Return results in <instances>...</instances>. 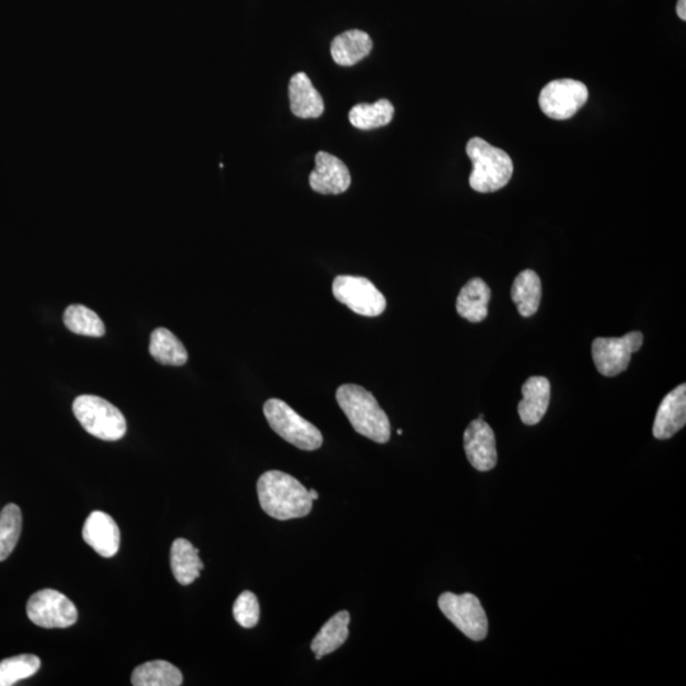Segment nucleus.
Wrapping results in <instances>:
<instances>
[{
    "instance_id": "f257e3e1",
    "label": "nucleus",
    "mask_w": 686,
    "mask_h": 686,
    "mask_svg": "<svg viewBox=\"0 0 686 686\" xmlns=\"http://www.w3.org/2000/svg\"><path fill=\"white\" fill-rule=\"evenodd\" d=\"M262 510L272 519L304 518L313 509V500L298 479L280 471L263 473L257 483Z\"/></svg>"
},
{
    "instance_id": "f03ea898",
    "label": "nucleus",
    "mask_w": 686,
    "mask_h": 686,
    "mask_svg": "<svg viewBox=\"0 0 686 686\" xmlns=\"http://www.w3.org/2000/svg\"><path fill=\"white\" fill-rule=\"evenodd\" d=\"M336 399L357 434L374 443H388L391 422L373 394L360 385L343 384L337 389Z\"/></svg>"
},
{
    "instance_id": "7ed1b4c3",
    "label": "nucleus",
    "mask_w": 686,
    "mask_h": 686,
    "mask_svg": "<svg viewBox=\"0 0 686 686\" xmlns=\"http://www.w3.org/2000/svg\"><path fill=\"white\" fill-rule=\"evenodd\" d=\"M467 154L473 163L469 185L474 191L488 194L504 189L510 182L514 164L504 150L492 147L481 138H473L467 144Z\"/></svg>"
},
{
    "instance_id": "20e7f679",
    "label": "nucleus",
    "mask_w": 686,
    "mask_h": 686,
    "mask_svg": "<svg viewBox=\"0 0 686 686\" xmlns=\"http://www.w3.org/2000/svg\"><path fill=\"white\" fill-rule=\"evenodd\" d=\"M74 416L77 417L83 429L105 441H117L126 434V420L119 408L97 396H84L75 399L73 404Z\"/></svg>"
},
{
    "instance_id": "39448f33",
    "label": "nucleus",
    "mask_w": 686,
    "mask_h": 686,
    "mask_svg": "<svg viewBox=\"0 0 686 686\" xmlns=\"http://www.w3.org/2000/svg\"><path fill=\"white\" fill-rule=\"evenodd\" d=\"M263 413L272 430L298 449L313 451L323 444L322 432L281 399H269Z\"/></svg>"
},
{
    "instance_id": "423d86ee",
    "label": "nucleus",
    "mask_w": 686,
    "mask_h": 686,
    "mask_svg": "<svg viewBox=\"0 0 686 686\" xmlns=\"http://www.w3.org/2000/svg\"><path fill=\"white\" fill-rule=\"evenodd\" d=\"M439 608L445 617L472 641H483L487 637L488 619L477 596L445 592L439 598Z\"/></svg>"
},
{
    "instance_id": "0eeeda50",
    "label": "nucleus",
    "mask_w": 686,
    "mask_h": 686,
    "mask_svg": "<svg viewBox=\"0 0 686 686\" xmlns=\"http://www.w3.org/2000/svg\"><path fill=\"white\" fill-rule=\"evenodd\" d=\"M333 296L352 312L364 317H378L387 309V300L366 277L340 275L333 280Z\"/></svg>"
},
{
    "instance_id": "6e6552de",
    "label": "nucleus",
    "mask_w": 686,
    "mask_h": 686,
    "mask_svg": "<svg viewBox=\"0 0 686 686\" xmlns=\"http://www.w3.org/2000/svg\"><path fill=\"white\" fill-rule=\"evenodd\" d=\"M27 617L37 627L69 628L78 620V610L67 596L53 589L37 591L27 603Z\"/></svg>"
},
{
    "instance_id": "1a4fd4ad",
    "label": "nucleus",
    "mask_w": 686,
    "mask_h": 686,
    "mask_svg": "<svg viewBox=\"0 0 686 686\" xmlns=\"http://www.w3.org/2000/svg\"><path fill=\"white\" fill-rule=\"evenodd\" d=\"M642 345L643 335L637 331L618 338L599 337L592 342V360L601 375L617 377L627 370L632 354L641 349Z\"/></svg>"
},
{
    "instance_id": "9d476101",
    "label": "nucleus",
    "mask_w": 686,
    "mask_h": 686,
    "mask_svg": "<svg viewBox=\"0 0 686 686\" xmlns=\"http://www.w3.org/2000/svg\"><path fill=\"white\" fill-rule=\"evenodd\" d=\"M589 100L584 83L573 79H559L548 83L539 96V106L553 120H567L575 116Z\"/></svg>"
},
{
    "instance_id": "9b49d317",
    "label": "nucleus",
    "mask_w": 686,
    "mask_h": 686,
    "mask_svg": "<svg viewBox=\"0 0 686 686\" xmlns=\"http://www.w3.org/2000/svg\"><path fill=\"white\" fill-rule=\"evenodd\" d=\"M464 450L469 463L479 472L492 471L497 464L495 432L485 420H474L464 432Z\"/></svg>"
},
{
    "instance_id": "f8f14e48",
    "label": "nucleus",
    "mask_w": 686,
    "mask_h": 686,
    "mask_svg": "<svg viewBox=\"0 0 686 686\" xmlns=\"http://www.w3.org/2000/svg\"><path fill=\"white\" fill-rule=\"evenodd\" d=\"M309 185L318 194H343L351 185L349 168L335 155L319 152L316 155V168L310 173Z\"/></svg>"
},
{
    "instance_id": "ddd939ff",
    "label": "nucleus",
    "mask_w": 686,
    "mask_h": 686,
    "mask_svg": "<svg viewBox=\"0 0 686 686\" xmlns=\"http://www.w3.org/2000/svg\"><path fill=\"white\" fill-rule=\"evenodd\" d=\"M83 539L103 558L115 557L120 548V529L103 511H93L83 526Z\"/></svg>"
},
{
    "instance_id": "4468645a",
    "label": "nucleus",
    "mask_w": 686,
    "mask_h": 686,
    "mask_svg": "<svg viewBox=\"0 0 686 686\" xmlns=\"http://www.w3.org/2000/svg\"><path fill=\"white\" fill-rule=\"evenodd\" d=\"M686 424V385L680 384L662 399L653 424V436L659 440L673 438Z\"/></svg>"
},
{
    "instance_id": "2eb2a0df",
    "label": "nucleus",
    "mask_w": 686,
    "mask_h": 686,
    "mask_svg": "<svg viewBox=\"0 0 686 686\" xmlns=\"http://www.w3.org/2000/svg\"><path fill=\"white\" fill-rule=\"evenodd\" d=\"M523 399L518 406L519 416L524 425H538L547 413L551 402V383L545 377H532L523 385Z\"/></svg>"
},
{
    "instance_id": "dca6fc26",
    "label": "nucleus",
    "mask_w": 686,
    "mask_h": 686,
    "mask_svg": "<svg viewBox=\"0 0 686 686\" xmlns=\"http://www.w3.org/2000/svg\"><path fill=\"white\" fill-rule=\"evenodd\" d=\"M289 100L291 112L300 119H317L323 115V98L305 73H296L291 77Z\"/></svg>"
},
{
    "instance_id": "f3484780",
    "label": "nucleus",
    "mask_w": 686,
    "mask_h": 686,
    "mask_svg": "<svg viewBox=\"0 0 686 686\" xmlns=\"http://www.w3.org/2000/svg\"><path fill=\"white\" fill-rule=\"evenodd\" d=\"M491 289L479 277L468 281L460 290L457 299V312L460 317L472 323L485 321L488 316V303Z\"/></svg>"
},
{
    "instance_id": "a211bd4d",
    "label": "nucleus",
    "mask_w": 686,
    "mask_h": 686,
    "mask_svg": "<svg viewBox=\"0 0 686 686\" xmlns=\"http://www.w3.org/2000/svg\"><path fill=\"white\" fill-rule=\"evenodd\" d=\"M371 49H373V41L366 32L350 30L338 35L332 41L331 54L333 60L341 67H351L366 58Z\"/></svg>"
},
{
    "instance_id": "6ab92c4d",
    "label": "nucleus",
    "mask_w": 686,
    "mask_h": 686,
    "mask_svg": "<svg viewBox=\"0 0 686 686\" xmlns=\"http://www.w3.org/2000/svg\"><path fill=\"white\" fill-rule=\"evenodd\" d=\"M171 568L178 584L191 585L199 579L201 570H204L199 549L187 539H176L171 548Z\"/></svg>"
},
{
    "instance_id": "aec40b11",
    "label": "nucleus",
    "mask_w": 686,
    "mask_h": 686,
    "mask_svg": "<svg viewBox=\"0 0 686 686\" xmlns=\"http://www.w3.org/2000/svg\"><path fill=\"white\" fill-rule=\"evenodd\" d=\"M350 620V613L341 610L324 624L321 631L313 638L312 646H310L312 651L316 653V660H321L322 657L330 655L345 645L347 638H349Z\"/></svg>"
},
{
    "instance_id": "412c9836",
    "label": "nucleus",
    "mask_w": 686,
    "mask_h": 686,
    "mask_svg": "<svg viewBox=\"0 0 686 686\" xmlns=\"http://www.w3.org/2000/svg\"><path fill=\"white\" fill-rule=\"evenodd\" d=\"M511 298L520 316L529 318L538 312L542 300V281L533 270L521 271L512 284Z\"/></svg>"
},
{
    "instance_id": "4be33fe9",
    "label": "nucleus",
    "mask_w": 686,
    "mask_h": 686,
    "mask_svg": "<svg viewBox=\"0 0 686 686\" xmlns=\"http://www.w3.org/2000/svg\"><path fill=\"white\" fill-rule=\"evenodd\" d=\"M182 683L180 669L163 660L145 662L136 667L131 675V684L134 686H180Z\"/></svg>"
},
{
    "instance_id": "5701e85b",
    "label": "nucleus",
    "mask_w": 686,
    "mask_h": 686,
    "mask_svg": "<svg viewBox=\"0 0 686 686\" xmlns=\"http://www.w3.org/2000/svg\"><path fill=\"white\" fill-rule=\"evenodd\" d=\"M150 355L162 365L182 366L189 360V354L182 342L166 328H158L150 336Z\"/></svg>"
},
{
    "instance_id": "b1692460",
    "label": "nucleus",
    "mask_w": 686,
    "mask_h": 686,
    "mask_svg": "<svg viewBox=\"0 0 686 686\" xmlns=\"http://www.w3.org/2000/svg\"><path fill=\"white\" fill-rule=\"evenodd\" d=\"M394 107L388 100H379L368 105L360 103L351 108L349 119L351 125L360 130H371L382 128L393 120Z\"/></svg>"
},
{
    "instance_id": "393cba45",
    "label": "nucleus",
    "mask_w": 686,
    "mask_h": 686,
    "mask_svg": "<svg viewBox=\"0 0 686 686\" xmlns=\"http://www.w3.org/2000/svg\"><path fill=\"white\" fill-rule=\"evenodd\" d=\"M64 323L69 331L88 337L105 336L106 328L100 316L81 304L70 305L64 313Z\"/></svg>"
},
{
    "instance_id": "a878e982",
    "label": "nucleus",
    "mask_w": 686,
    "mask_h": 686,
    "mask_svg": "<svg viewBox=\"0 0 686 686\" xmlns=\"http://www.w3.org/2000/svg\"><path fill=\"white\" fill-rule=\"evenodd\" d=\"M22 532V512L9 504L0 512V562L6 561L16 548Z\"/></svg>"
},
{
    "instance_id": "bb28decb",
    "label": "nucleus",
    "mask_w": 686,
    "mask_h": 686,
    "mask_svg": "<svg viewBox=\"0 0 686 686\" xmlns=\"http://www.w3.org/2000/svg\"><path fill=\"white\" fill-rule=\"evenodd\" d=\"M41 661L35 655H20L0 661V686H12L34 676Z\"/></svg>"
},
{
    "instance_id": "cd10ccee",
    "label": "nucleus",
    "mask_w": 686,
    "mask_h": 686,
    "mask_svg": "<svg viewBox=\"0 0 686 686\" xmlns=\"http://www.w3.org/2000/svg\"><path fill=\"white\" fill-rule=\"evenodd\" d=\"M260 613V603H258L257 596L251 591H243L233 606L234 619L237 620L239 626L246 629L257 626Z\"/></svg>"
},
{
    "instance_id": "c85d7f7f",
    "label": "nucleus",
    "mask_w": 686,
    "mask_h": 686,
    "mask_svg": "<svg viewBox=\"0 0 686 686\" xmlns=\"http://www.w3.org/2000/svg\"><path fill=\"white\" fill-rule=\"evenodd\" d=\"M676 13H678L680 20L686 21V0H679Z\"/></svg>"
},
{
    "instance_id": "c756f323",
    "label": "nucleus",
    "mask_w": 686,
    "mask_h": 686,
    "mask_svg": "<svg viewBox=\"0 0 686 686\" xmlns=\"http://www.w3.org/2000/svg\"><path fill=\"white\" fill-rule=\"evenodd\" d=\"M309 496L313 501L318 500V492L316 490H309Z\"/></svg>"
},
{
    "instance_id": "7c9ffc66",
    "label": "nucleus",
    "mask_w": 686,
    "mask_h": 686,
    "mask_svg": "<svg viewBox=\"0 0 686 686\" xmlns=\"http://www.w3.org/2000/svg\"><path fill=\"white\" fill-rule=\"evenodd\" d=\"M478 418H479V420H485V416H483V415L479 416Z\"/></svg>"
}]
</instances>
